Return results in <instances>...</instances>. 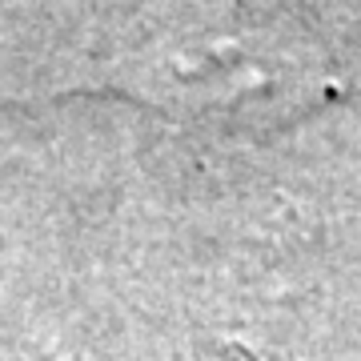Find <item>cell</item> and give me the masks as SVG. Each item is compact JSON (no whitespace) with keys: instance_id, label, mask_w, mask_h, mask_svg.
<instances>
[{"instance_id":"1","label":"cell","mask_w":361,"mask_h":361,"mask_svg":"<svg viewBox=\"0 0 361 361\" xmlns=\"http://www.w3.org/2000/svg\"><path fill=\"white\" fill-rule=\"evenodd\" d=\"M113 89L129 101L213 129H277L325 89L310 68L249 37L169 40L125 61Z\"/></svg>"}]
</instances>
